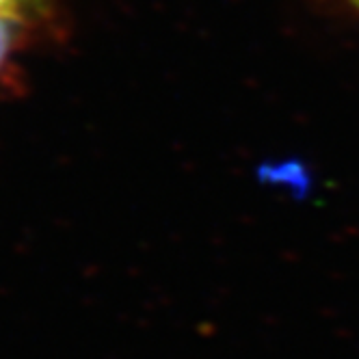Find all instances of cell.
I'll use <instances>...</instances> for the list:
<instances>
[{"label":"cell","instance_id":"cell-2","mask_svg":"<svg viewBox=\"0 0 359 359\" xmlns=\"http://www.w3.org/2000/svg\"><path fill=\"white\" fill-rule=\"evenodd\" d=\"M61 0H0V18L41 27L59 7Z\"/></svg>","mask_w":359,"mask_h":359},{"label":"cell","instance_id":"cell-1","mask_svg":"<svg viewBox=\"0 0 359 359\" xmlns=\"http://www.w3.org/2000/svg\"><path fill=\"white\" fill-rule=\"evenodd\" d=\"M37 27L27 22H18L9 18H0V79L9 69L11 61L20 55V50L31 41Z\"/></svg>","mask_w":359,"mask_h":359}]
</instances>
